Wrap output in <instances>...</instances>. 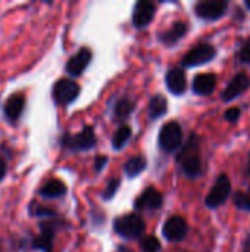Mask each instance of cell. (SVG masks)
<instances>
[{
  "label": "cell",
  "instance_id": "6da1fadb",
  "mask_svg": "<svg viewBox=\"0 0 250 252\" xmlns=\"http://www.w3.org/2000/svg\"><path fill=\"white\" fill-rule=\"evenodd\" d=\"M177 165L180 171L189 179H199L203 174V164L200 155V139L192 133L187 142L181 146L177 155Z\"/></svg>",
  "mask_w": 250,
  "mask_h": 252
},
{
  "label": "cell",
  "instance_id": "7a4b0ae2",
  "mask_svg": "<svg viewBox=\"0 0 250 252\" xmlns=\"http://www.w3.org/2000/svg\"><path fill=\"white\" fill-rule=\"evenodd\" d=\"M113 230L124 239H139L146 230V223L137 213H128L113 220Z\"/></svg>",
  "mask_w": 250,
  "mask_h": 252
},
{
  "label": "cell",
  "instance_id": "3957f363",
  "mask_svg": "<svg viewBox=\"0 0 250 252\" xmlns=\"http://www.w3.org/2000/svg\"><path fill=\"white\" fill-rule=\"evenodd\" d=\"M97 143L94 130L91 126H85L80 133L77 134H69L65 133L60 137V145L63 149L69 151V152H85V151H91Z\"/></svg>",
  "mask_w": 250,
  "mask_h": 252
},
{
  "label": "cell",
  "instance_id": "277c9868",
  "mask_svg": "<svg viewBox=\"0 0 250 252\" xmlns=\"http://www.w3.org/2000/svg\"><path fill=\"white\" fill-rule=\"evenodd\" d=\"M158 142H159V148L165 154H172L177 149H180L183 145V128H181L180 123L169 121V123L164 124L159 131Z\"/></svg>",
  "mask_w": 250,
  "mask_h": 252
},
{
  "label": "cell",
  "instance_id": "5b68a950",
  "mask_svg": "<svg viewBox=\"0 0 250 252\" xmlns=\"http://www.w3.org/2000/svg\"><path fill=\"white\" fill-rule=\"evenodd\" d=\"M217 49L209 44V43H200L196 44L194 47H192L181 59V65L184 68H194V66H200L205 65L211 61H214L217 58Z\"/></svg>",
  "mask_w": 250,
  "mask_h": 252
},
{
  "label": "cell",
  "instance_id": "8992f818",
  "mask_svg": "<svg viewBox=\"0 0 250 252\" xmlns=\"http://www.w3.org/2000/svg\"><path fill=\"white\" fill-rule=\"evenodd\" d=\"M231 195V182L227 174H220L211 192L205 198V205L209 210H217L227 202Z\"/></svg>",
  "mask_w": 250,
  "mask_h": 252
},
{
  "label": "cell",
  "instance_id": "52a82bcc",
  "mask_svg": "<svg viewBox=\"0 0 250 252\" xmlns=\"http://www.w3.org/2000/svg\"><path fill=\"white\" fill-rule=\"evenodd\" d=\"M228 6L225 0H203L194 4V15L202 21L214 22L225 16Z\"/></svg>",
  "mask_w": 250,
  "mask_h": 252
},
{
  "label": "cell",
  "instance_id": "ba28073f",
  "mask_svg": "<svg viewBox=\"0 0 250 252\" xmlns=\"http://www.w3.org/2000/svg\"><path fill=\"white\" fill-rule=\"evenodd\" d=\"M80 90V84L72 78H60L55 83L52 96L57 106H66L78 97Z\"/></svg>",
  "mask_w": 250,
  "mask_h": 252
},
{
  "label": "cell",
  "instance_id": "9c48e42d",
  "mask_svg": "<svg viewBox=\"0 0 250 252\" xmlns=\"http://www.w3.org/2000/svg\"><path fill=\"white\" fill-rule=\"evenodd\" d=\"M59 227H60L59 221H56L53 219L41 221L40 223V233L32 241L31 248L40 250L43 252H53V242H55V236H56Z\"/></svg>",
  "mask_w": 250,
  "mask_h": 252
},
{
  "label": "cell",
  "instance_id": "30bf717a",
  "mask_svg": "<svg viewBox=\"0 0 250 252\" xmlns=\"http://www.w3.org/2000/svg\"><path fill=\"white\" fill-rule=\"evenodd\" d=\"M187 233H189V224L180 216L169 217L162 227V235L168 242H181L186 239Z\"/></svg>",
  "mask_w": 250,
  "mask_h": 252
},
{
  "label": "cell",
  "instance_id": "8fae6325",
  "mask_svg": "<svg viewBox=\"0 0 250 252\" xmlns=\"http://www.w3.org/2000/svg\"><path fill=\"white\" fill-rule=\"evenodd\" d=\"M249 89L250 77L246 72L240 71V72H237V74L230 80V83H228L227 87L224 89L221 97H222L224 102H231V100L237 99L239 96H242L243 93H246Z\"/></svg>",
  "mask_w": 250,
  "mask_h": 252
},
{
  "label": "cell",
  "instance_id": "7c38bea8",
  "mask_svg": "<svg viewBox=\"0 0 250 252\" xmlns=\"http://www.w3.org/2000/svg\"><path fill=\"white\" fill-rule=\"evenodd\" d=\"M162 205H164V195L153 186L146 188L144 192L134 202V208L137 211H155L159 210Z\"/></svg>",
  "mask_w": 250,
  "mask_h": 252
},
{
  "label": "cell",
  "instance_id": "4fadbf2b",
  "mask_svg": "<svg viewBox=\"0 0 250 252\" xmlns=\"http://www.w3.org/2000/svg\"><path fill=\"white\" fill-rule=\"evenodd\" d=\"M156 6L149 0H140L134 4L133 10V25L139 30L146 28L155 18Z\"/></svg>",
  "mask_w": 250,
  "mask_h": 252
},
{
  "label": "cell",
  "instance_id": "5bb4252c",
  "mask_svg": "<svg viewBox=\"0 0 250 252\" xmlns=\"http://www.w3.org/2000/svg\"><path fill=\"white\" fill-rule=\"evenodd\" d=\"M93 59V52L88 47H81L65 65V71L72 77H80Z\"/></svg>",
  "mask_w": 250,
  "mask_h": 252
},
{
  "label": "cell",
  "instance_id": "9a60e30c",
  "mask_svg": "<svg viewBox=\"0 0 250 252\" xmlns=\"http://www.w3.org/2000/svg\"><path fill=\"white\" fill-rule=\"evenodd\" d=\"M189 32V24L184 22V21H177L174 22L168 30L165 31H161L158 34V38L159 41L167 46V47H172L175 46L180 40H183L186 37V34Z\"/></svg>",
  "mask_w": 250,
  "mask_h": 252
},
{
  "label": "cell",
  "instance_id": "2e32d148",
  "mask_svg": "<svg viewBox=\"0 0 250 252\" xmlns=\"http://www.w3.org/2000/svg\"><path fill=\"white\" fill-rule=\"evenodd\" d=\"M165 83L174 96H181L187 90V77L183 68H171L165 75Z\"/></svg>",
  "mask_w": 250,
  "mask_h": 252
},
{
  "label": "cell",
  "instance_id": "e0dca14e",
  "mask_svg": "<svg viewBox=\"0 0 250 252\" xmlns=\"http://www.w3.org/2000/svg\"><path fill=\"white\" fill-rule=\"evenodd\" d=\"M217 87V75L214 72H205V74H197L193 78V93L197 96H209L214 93Z\"/></svg>",
  "mask_w": 250,
  "mask_h": 252
},
{
  "label": "cell",
  "instance_id": "ac0fdd59",
  "mask_svg": "<svg viewBox=\"0 0 250 252\" xmlns=\"http://www.w3.org/2000/svg\"><path fill=\"white\" fill-rule=\"evenodd\" d=\"M25 108V96L22 93H15L7 97V100L3 105V112L7 121L16 123Z\"/></svg>",
  "mask_w": 250,
  "mask_h": 252
},
{
  "label": "cell",
  "instance_id": "d6986e66",
  "mask_svg": "<svg viewBox=\"0 0 250 252\" xmlns=\"http://www.w3.org/2000/svg\"><path fill=\"white\" fill-rule=\"evenodd\" d=\"M66 193V185L62 180L52 179L46 182L40 189L38 195L44 199H55V198H62Z\"/></svg>",
  "mask_w": 250,
  "mask_h": 252
},
{
  "label": "cell",
  "instance_id": "ffe728a7",
  "mask_svg": "<svg viewBox=\"0 0 250 252\" xmlns=\"http://www.w3.org/2000/svg\"><path fill=\"white\" fill-rule=\"evenodd\" d=\"M149 118L158 120L168 112V100L164 94H155L149 102Z\"/></svg>",
  "mask_w": 250,
  "mask_h": 252
},
{
  "label": "cell",
  "instance_id": "44dd1931",
  "mask_svg": "<svg viewBox=\"0 0 250 252\" xmlns=\"http://www.w3.org/2000/svg\"><path fill=\"white\" fill-rule=\"evenodd\" d=\"M134 108H136V103L133 100H130L128 97L118 99V102L113 105V111H112L113 120L115 121H124V120H127L133 114Z\"/></svg>",
  "mask_w": 250,
  "mask_h": 252
},
{
  "label": "cell",
  "instance_id": "7402d4cb",
  "mask_svg": "<svg viewBox=\"0 0 250 252\" xmlns=\"http://www.w3.org/2000/svg\"><path fill=\"white\" fill-rule=\"evenodd\" d=\"M146 167H147V159L143 155H136V157H131L125 162L124 171H125L128 179H134L139 174H141L146 170Z\"/></svg>",
  "mask_w": 250,
  "mask_h": 252
},
{
  "label": "cell",
  "instance_id": "603a6c76",
  "mask_svg": "<svg viewBox=\"0 0 250 252\" xmlns=\"http://www.w3.org/2000/svg\"><path fill=\"white\" fill-rule=\"evenodd\" d=\"M131 127L130 126H127V124H122V126H119L118 127V130L113 133V136H112V146H113V149L115 151H119V149H122L127 143H128V140H130V137H131Z\"/></svg>",
  "mask_w": 250,
  "mask_h": 252
},
{
  "label": "cell",
  "instance_id": "cb8c5ba5",
  "mask_svg": "<svg viewBox=\"0 0 250 252\" xmlns=\"http://www.w3.org/2000/svg\"><path fill=\"white\" fill-rule=\"evenodd\" d=\"M233 204L240 211H250V188L248 190H239L233 195Z\"/></svg>",
  "mask_w": 250,
  "mask_h": 252
},
{
  "label": "cell",
  "instance_id": "d4e9b609",
  "mask_svg": "<svg viewBox=\"0 0 250 252\" xmlns=\"http://www.w3.org/2000/svg\"><path fill=\"white\" fill-rule=\"evenodd\" d=\"M140 248L143 252H161V242L156 236H144L141 241H140Z\"/></svg>",
  "mask_w": 250,
  "mask_h": 252
},
{
  "label": "cell",
  "instance_id": "484cf974",
  "mask_svg": "<svg viewBox=\"0 0 250 252\" xmlns=\"http://www.w3.org/2000/svg\"><path fill=\"white\" fill-rule=\"evenodd\" d=\"M29 214L34 217H46V219H55L56 217V211L50 210L47 207H43L37 202H32L29 205Z\"/></svg>",
  "mask_w": 250,
  "mask_h": 252
},
{
  "label": "cell",
  "instance_id": "4316f807",
  "mask_svg": "<svg viewBox=\"0 0 250 252\" xmlns=\"http://www.w3.org/2000/svg\"><path fill=\"white\" fill-rule=\"evenodd\" d=\"M119 186H121V179H118V177H112V179L108 182L106 189H105V190H103V193H102V198H103L105 201H111V199L116 195V192H118Z\"/></svg>",
  "mask_w": 250,
  "mask_h": 252
},
{
  "label": "cell",
  "instance_id": "83f0119b",
  "mask_svg": "<svg viewBox=\"0 0 250 252\" xmlns=\"http://www.w3.org/2000/svg\"><path fill=\"white\" fill-rule=\"evenodd\" d=\"M237 58L242 63H250V35L246 40H243V43L240 44Z\"/></svg>",
  "mask_w": 250,
  "mask_h": 252
},
{
  "label": "cell",
  "instance_id": "f1b7e54d",
  "mask_svg": "<svg viewBox=\"0 0 250 252\" xmlns=\"http://www.w3.org/2000/svg\"><path fill=\"white\" fill-rule=\"evenodd\" d=\"M242 115V109L240 108H236V106H231L230 109L225 111V120L228 123H237L239 118Z\"/></svg>",
  "mask_w": 250,
  "mask_h": 252
},
{
  "label": "cell",
  "instance_id": "f546056e",
  "mask_svg": "<svg viewBox=\"0 0 250 252\" xmlns=\"http://www.w3.org/2000/svg\"><path fill=\"white\" fill-rule=\"evenodd\" d=\"M108 164V157H103V155H100V157H96V161H94V168H96V171L97 173H100L103 168H105V165Z\"/></svg>",
  "mask_w": 250,
  "mask_h": 252
},
{
  "label": "cell",
  "instance_id": "4dcf8cb0",
  "mask_svg": "<svg viewBox=\"0 0 250 252\" xmlns=\"http://www.w3.org/2000/svg\"><path fill=\"white\" fill-rule=\"evenodd\" d=\"M6 173H7V165H6V162L0 158V182L6 177Z\"/></svg>",
  "mask_w": 250,
  "mask_h": 252
},
{
  "label": "cell",
  "instance_id": "1f68e13d",
  "mask_svg": "<svg viewBox=\"0 0 250 252\" xmlns=\"http://www.w3.org/2000/svg\"><path fill=\"white\" fill-rule=\"evenodd\" d=\"M245 18H246L245 12H242V9H240V7H237V9H236V15H234V19H236V21H245Z\"/></svg>",
  "mask_w": 250,
  "mask_h": 252
},
{
  "label": "cell",
  "instance_id": "d6a6232c",
  "mask_svg": "<svg viewBox=\"0 0 250 252\" xmlns=\"http://www.w3.org/2000/svg\"><path fill=\"white\" fill-rule=\"evenodd\" d=\"M243 252H250V235L246 238V241L243 244Z\"/></svg>",
  "mask_w": 250,
  "mask_h": 252
},
{
  "label": "cell",
  "instance_id": "836d02e7",
  "mask_svg": "<svg viewBox=\"0 0 250 252\" xmlns=\"http://www.w3.org/2000/svg\"><path fill=\"white\" fill-rule=\"evenodd\" d=\"M246 176L250 177V154H249V159H248V165H246Z\"/></svg>",
  "mask_w": 250,
  "mask_h": 252
},
{
  "label": "cell",
  "instance_id": "e575fe53",
  "mask_svg": "<svg viewBox=\"0 0 250 252\" xmlns=\"http://www.w3.org/2000/svg\"><path fill=\"white\" fill-rule=\"evenodd\" d=\"M245 4H246V7H248V9H250V0H246V1H245Z\"/></svg>",
  "mask_w": 250,
  "mask_h": 252
}]
</instances>
